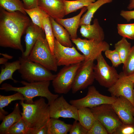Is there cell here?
<instances>
[{"instance_id": "cell-1", "label": "cell", "mask_w": 134, "mask_h": 134, "mask_svg": "<svg viewBox=\"0 0 134 134\" xmlns=\"http://www.w3.org/2000/svg\"><path fill=\"white\" fill-rule=\"evenodd\" d=\"M26 15L19 11L9 12L0 7V46L24 53L21 38L31 22Z\"/></svg>"}, {"instance_id": "cell-2", "label": "cell", "mask_w": 134, "mask_h": 134, "mask_svg": "<svg viewBox=\"0 0 134 134\" xmlns=\"http://www.w3.org/2000/svg\"><path fill=\"white\" fill-rule=\"evenodd\" d=\"M21 100L22 117L28 129V134L36 132L46 125L50 118L49 105L42 97L31 103Z\"/></svg>"}, {"instance_id": "cell-3", "label": "cell", "mask_w": 134, "mask_h": 134, "mask_svg": "<svg viewBox=\"0 0 134 134\" xmlns=\"http://www.w3.org/2000/svg\"><path fill=\"white\" fill-rule=\"evenodd\" d=\"M50 81L29 82L22 81L20 83L24 86L17 87L10 84L4 83L2 84L0 89L6 92L13 91L19 92L24 96L25 102L31 103L34 102L33 99L36 97H44L47 100L49 105L59 97L58 94L52 93L49 90Z\"/></svg>"}, {"instance_id": "cell-4", "label": "cell", "mask_w": 134, "mask_h": 134, "mask_svg": "<svg viewBox=\"0 0 134 134\" xmlns=\"http://www.w3.org/2000/svg\"><path fill=\"white\" fill-rule=\"evenodd\" d=\"M45 37L44 35L39 36L28 58L50 71L56 72L58 66L56 61Z\"/></svg>"}, {"instance_id": "cell-5", "label": "cell", "mask_w": 134, "mask_h": 134, "mask_svg": "<svg viewBox=\"0 0 134 134\" xmlns=\"http://www.w3.org/2000/svg\"><path fill=\"white\" fill-rule=\"evenodd\" d=\"M19 60L20 67L18 70L22 78L28 82L50 81L56 76V74H52L50 70L28 58L22 56L19 58Z\"/></svg>"}, {"instance_id": "cell-6", "label": "cell", "mask_w": 134, "mask_h": 134, "mask_svg": "<svg viewBox=\"0 0 134 134\" xmlns=\"http://www.w3.org/2000/svg\"><path fill=\"white\" fill-rule=\"evenodd\" d=\"M81 63L65 66L56 74L52 82L56 93L66 94L71 89L76 72Z\"/></svg>"}, {"instance_id": "cell-7", "label": "cell", "mask_w": 134, "mask_h": 134, "mask_svg": "<svg viewBox=\"0 0 134 134\" xmlns=\"http://www.w3.org/2000/svg\"><path fill=\"white\" fill-rule=\"evenodd\" d=\"M90 108L96 119L103 125L109 134H113L117 128L123 123L111 104H103Z\"/></svg>"}, {"instance_id": "cell-8", "label": "cell", "mask_w": 134, "mask_h": 134, "mask_svg": "<svg viewBox=\"0 0 134 134\" xmlns=\"http://www.w3.org/2000/svg\"><path fill=\"white\" fill-rule=\"evenodd\" d=\"M94 70L95 79L101 86L109 88L114 84L119 77L115 67L106 62L102 54L96 59Z\"/></svg>"}, {"instance_id": "cell-9", "label": "cell", "mask_w": 134, "mask_h": 134, "mask_svg": "<svg viewBox=\"0 0 134 134\" xmlns=\"http://www.w3.org/2000/svg\"><path fill=\"white\" fill-rule=\"evenodd\" d=\"M71 40L77 49L84 56V61L96 60L102 52H104L110 48L109 44L104 41H99L94 39H82L80 38Z\"/></svg>"}, {"instance_id": "cell-10", "label": "cell", "mask_w": 134, "mask_h": 134, "mask_svg": "<svg viewBox=\"0 0 134 134\" xmlns=\"http://www.w3.org/2000/svg\"><path fill=\"white\" fill-rule=\"evenodd\" d=\"M116 98L114 97L101 94L92 86L88 87L85 97L79 99L71 100L69 103L78 109L82 107L90 108L103 104H112Z\"/></svg>"}, {"instance_id": "cell-11", "label": "cell", "mask_w": 134, "mask_h": 134, "mask_svg": "<svg viewBox=\"0 0 134 134\" xmlns=\"http://www.w3.org/2000/svg\"><path fill=\"white\" fill-rule=\"evenodd\" d=\"M54 54L58 66H68L84 61V55L80 53L73 46H64L55 38Z\"/></svg>"}, {"instance_id": "cell-12", "label": "cell", "mask_w": 134, "mask_h": 134, "mask_svg": "<svg viewBox=\"0 0 134 134\" xmlns=\"http://www.w3.org/2000/svg\"><path fill=\"white\" fill-rule=\"evenodd\" d=\"M94 60L84 61L77 70L71 88L75 94L91 85L95 79L94 68Z\"/></svg>"}, {"instance_id": "cell-13", "label": "cell", "mask_w": 134, "mask_h": 134, "mask_svg": "<svg viewBox=\"0 0 134 134\" xmlns=\"http://www.w3.org/2000/svg\"><path fill=\"white\" fill-rule=\"evenodd\" d=\"M50 118H71L78 121V109L68 103L62 95L49 105Z\"/></svg>"}, {"instance_id": "cell-14", "label": "cell", "mask_w": 134, "mask_h": 134, "mask_svg": "<svg viewBox=\"0 0 134 134\" xmlns=\"http://www.w3.org/2000/svg\"><path fill=\"white\" fill-rule=\"evenodd\" d=\"M115 83L108 88L111 96L117 98L124 97L129 100L134 106L133 99V83L122 71Z\"/></svg>"}, {"instance_id": "cell-15", "label": "cell", "mask_w": 134, "mask_h": 134, "mask_svg": "<svg viewBox=\"0 0 134 134\" xmlns=\"http://www.w3.org/2000/svg\"><path fill=\"white\" fill-rule=\"evenodd\" d=\"M111 105L123 124H134V106L129 100L120 96L117 98Z\"/></svg>"}, {"instance_id": "cell-16", "label": "cell", "mask_w": 134, "mask_h": 134, "mask_svg": "<svg viewBox=\"0 0 134 134\" xmlns=\"http://www.w3.org/2000/svg\"><path fill=\"white\" fill-rule=\"evenodd\" d=\"M64 0H39L38 6L55 19L63 18L66 15Z\"/></svg>"}, {"instance_id": "cell-17", "label": "cell", "mask_w": 134, "mask_h": 134, "mask_svg": "<svg viewBox=\"0 0 134 134\" xmlns=\"http://www.w3.org/2000/svg\"><path fill=\"white\" fill-rule=\"evenodd\" d=\"M25 41L26 49L22 56L28 58L38 37L41 35H44V31L39 26L31 22L26 31Z\"/></svg>"}, {"instance_id": "cell-18", "label": "cell", "mask_w": 134, "mask_h": 134, "mask_svg": "<svg viewBox=\"0 0 134 134\" xmlns=\"http://www.w3.org/2000/svg\"><path fill=\"white\" fill-rule=\"evenodd\" d=\"M80 27V33L83 37L88 39L99 41H104V32L97 19H94L92 25H83Z\"/></svg>"}, {"instance_id": "cell-19", "label": "cell", "mask_w": 134, "mask_h": 134, "mask_svg": "<svg viewBox=\"0 0 134 134\" xmlns=\"http://www.w3.org/2000/svg\"><path fill=\"white\" fill-rule=\"evenodd\" d=\"M87 10L86 7H84L75 16L69 18L57 19L55 20L65 28L69 34L71 39H75L77 38V30L79 26L81 16Z\"/></svg>"}, {"instance_id": "cell-20", "label": "cell", "mask_w": 134, "mask_h": 134, "mask_svg": "<svg viewBox=\"0 0 134 134\" xmlns=\"http://www.w3.org/2000/svg\"><path fill=\"white\" fill-rule=\"evenodd\" d=\"M50 18L55 38L64 46H73L70 34L67 30L55 19L50 17Z\"/></svg>"}, {"instance_id": "cell-21", "label": "cell", "mask_w": 134, "mask_h": 134, "mask_svg": "<svg viewBox=\"0 0 134 134\" xmlns=\"http://www.w3.org/2000/svg\"><path fill=\"white\" fill-rule=\"evenodd\" d=\"M22 118L18 103H16L13 111L6 116L0 125V134H6L9 128Z\"/></svg>"}, {"instance_id": "cell-22", "label": "cell", "mask_w": 134, "mask_h": 134, "mask_svg": "<svg viewBox=\"0 0 134 134\" xmlns=\"http://www.w3.org/2000/svg\"><path fill=\"white\" fill-rule=\"evenodd\" d=\"M59 119L50 118L47 123V134H67L72 125L67 124Z\"/></svg>"}, {"instance_id": "cell-23", "label": "cell", "mask_w": 134, "mask_h": 134, "mask_svg": "<svg viewBox=\"0 0 134 134\" xmlns=\"http://www.w3.org/2000/svg\"><path fill=\"white\" fill-rule=\"evenodd\" d=\"M113 0H97L86 7V12L81 17L79 26L83 25L91 24L92 19L97 10L103 5L112 2Z\"/></svg>"}, {"instance_id": "cell-24", "label": "cell", "mask_w": 134, "mask_h": 134, "mask_svg": "<svg viewBox=\"0 0 134 134\" xmlns=\"http://www.w3.org/2000/svg\"><path fill=\"white\" fill-rule=\"evenodd\" d=\"M4 67L1 68L0 74V84L7 79L12 80L15 83L17 81L12 77L13 73L20 68V63L19 60L12 62H7L4 65Z\"/></svg>"}, {"instance_id": "cell-25", "label": "cell", "mask_w": 134, "mask_h": 134, "mask_svg": "<svg viewBox=\"0 0 134 134\" xmlns=\"http://www.w3.org/2000/svg\"><path fill=\"white\" fill-rule=\"evenodd\" d=\"M78 115L79 122L88 131L96 120L90 108L82 107L78 109Z\"/></svg>"}, {"instance_id": "cell-26", "label": "cell", "mask_w": 134, "mask_h": 134, "mask_svg": "<svg viewBox=\"0 0 134 134\" xmlns=\"http://www.w3.org/2000/svg\"><path fill=\"white\" fill-rule=\"evenodd\" d=\"M16 100L25 101V99L23 95L21 93L17 92L13 95L4 96L0 95V120H2L6 115L8 114L3 108L7 106L12 101Z\"/></svg>"}, {"instance_id": "cell-27", "label": "cell", "mask_w": 134, "mask_h": 134, "mask_svg": "<svg viewBox=\"0 0 134 134\" xmlns=\"http://www.w3.org/2000/svg\"><path fill=\"white\" fill-rule=\"evenodd\" d=\"M42 22L45 33V37L48 42L52 53L54 55V48L55 38L53 31L50 16L46 14L43 17Z\"/></svg>"}, {"instance_id": "cell-28", "label": "cell", "mask_w": 134, "mask_h": 134, "mask_svg": "<svg viewBox=\"0 0 134 134\" xmlns=\"http://www.w3.org/2000/svg\"><path fill=\"white\" fill-rule=\"evenodd\" d=\"M66 15L76 11L78 9L84 7H87L95 0H64Z\"/></svg>"}, {"instance_id": "cell-29", "label": "cell", "mask_w": 134, "mask_h": 134, "mask_svg": "<svg viewBox=\"0 0 134 134\" xmlns=\"http://www.w3.org/2000/svg\"><path fill=\"white\" fill-rule=\"evenodd\" d=\"M0 6L9 12L19 11L27 14L23 4L20 0H0Z\"/></svg>"}, {"instance_id": "cell-30", "label": "cell", "mask_w": 134, "mask_h": 134, "mask_svg": "<svg viewBox=\"0 0 134 134\" xmlns=\"http://www.w3.org/2000/svg\"><path fill=\"white\" fill-rule=\"evenodd\" d=\"M131 48V44L124 37L115 44V49L119 54L123 64L125 62Z\"/></svg>"}, {"instance_id": "cell-31", "label": "cell", "mask_w": 134, "mask_h": 134, "mask_svg": "<svg viewBox=\"0 0 134 134\" xmlns=\"http://www.w3.org/2000/svg\"><path fill=\"white\" fill-rule=\"evenodd\" d=\"M24 10L30 18L33 23L42 28L44 31L42 20L47 14L38 6L30 9L25 8Z\"/></svg>"}, {"instance_id": "cell-32", "label": "cell", "mask_w": 134, "mask_h": 134, "mask_svg": "<svg viewBox=\"0 0 134 134\" xmlns=\"http://www.w3.org/2000/svg\"><path fill=\"white\" fill-rule=\"evenodd\" d=\"M117 28L118 33L121 36L126 38L134 39V23L118 24Z\"/></svg>"}, {"instance_id": "cell-33", "label": "cell", "mask_w": 134, "mask_h": 134, "mask_svg": "<svg viewBox=\"0 0 134 134\" xmlns=\"http://www.w3.org/2000/svg\"><path fill=\"white\" fill-rule=\"evenodd\" d=\"M28 127L22 118L12 125L6 134H28Z\"/></svg>"}, {"instance_id": "cell-34", "label": "cell", "mask_w": 134, "mask_h": 134, "mask_svg": "<svg viewBox=\"0 0 134 134\" xmlns=\"http://www.w3.org/2000/svg\"><path fill=\"white\" fill-rule=\"evenodd\" d=\"M123 72L127 76L134 73V45L132 47L130 52L123 64Z\"/></svg>"}, {"instance_id": "cell-35", "label": "cell", "mask_w": 134, "mask_h": 134, "mask_svg": "<svg viewBox=\"0 0 134 134\" xmlns=\"http://www.w3.org/2000/svg\"><path fill=\"white\" fill-rule=\"evenodd\" d=\"M104 52L105 56L111 61L114 67H117L122 64L119 55L115 50H111L109 49Z\"/></svg>"}, {"instance_id": "cell-36", "label": "cell", "mask_w": 134, "mask_h": 134, "mask_svg": "<svg viewBox=\"0 0 134 134\" xmlns=\"http://www.w3.org/2000/svg\"><path fill=\"white\" fill-rule=\"evenodd\" d=\"M108 133L103 125L96 119L87 134H108Z\"/></svg>"}, {"instance_id": "cell-37", "label": "cell", "mask_w": 134, "mask_h": 134, "mask_svg": "<svg viewBox=\"0 0 134 134\" xmlns=\"http://www.w3.org/2000/svg\"><path fill=\"white\" fill-rule=\"evenodd\" d=\"M113 134H134V124L123 123L117 128Z\"/></svg>"}, {"instance_id": "cell-38", "label": "cell", "mask_w": 134, "mask_h": 134, "mask_svg": "<svg viewBox=\"0 0 134 134\" xmlns=\"http://www.w3.org/2000/svg\"><path fill=\"white\" fill-rule=\"evenodd\" d=\"M78 121L75 120L69 132L70 134H87L88 131Z\"/></svg>"}, {"instance_id": "cell-39", "label": "cell", "mask_w": 134, "mask_h": 134, "mask_svg": "<svg viewBox=\"0 0 134 134\" xmlns=\"http://www.w3.org/2000/svg\"><path fill=\"white\" fill-rule=\"evenodd\" d=\"M120 15L127 22L132 19H134V10L132 11L121 10Z\"/></svg>"}, {"instance_id": "cell-40", "label": "cell", "mask_w": 134, "mask_h": 134, "mask_svg": "<svg viewBox=\"0 0 134 134\" xmlns=\"http://www.w3.org/2000/svg\"><path fill=\"white\" fill-rule=\"evenodd\" d=\"M25 9H30L38 6L39 0H22Z\"/></svg>"}, {"instance_id": "cell-41", "label": "cell", "mask_w": 134, "mask_h": 134, "mask_svg": "<svg viewBox=\"0 0 134 134\" xmlns=\"http://www.w3.org/2000/svg\"><path fill=\"white\" fill-rule=\"evenodd\" d=\"M47 125V124L41 129L36 132L35 134H47L48 128Z\"/></svg>"}, {"instance_id": "cell-42", "label": "cell", "mask_w": 134, "mask_h": 134, "mask_svg": "<svg viewBox=\"0 0 134 134\" xmlns=\"http://www.w3.org/2000/svg\"><path fill=\"white\" fill-rule=\"evenodd\" d=\"M127 8L129 10L134 9V0H130Z\"/></svg>"}, {"instance_id": "cell-43", "label": "cell", "mask_w": 134, "mask_h": 134, "mask_svg": "<svg viewBox=\"0 0 134 134\" xmlns=\"http://www.w3.org/2000/svg\"><path fill=\"white\" fill-rule=\"evenodd\" d=\"M0 55L8 59H11L13 58V57L5 53H0Z\"/></svg>"}, {"instance_id": "cell-44", "label": "cell", "mask_w": 134, "mask_h": 134, "mask_svg": "<svg viewBox=\"0 0 134 134\" xmlns=\"http://www.w3.org/2000/svg\"><path fill=\"white\" fill-rule=\"evenodd\" d=\"M8 60V59L4 57L1 58H0V64L4 65L7 62Z\"/></svg>"}, {"instance_id": "cell-45", "label": "cell", "mask_w": 134, "mask_h": 134, "mask_svg": "<svg viewBox=\"0 0 134 134\" xmlns=\"http://www.w3.org/2000/svg\"><path fill=\"white\" fill-rule=\"evenodd\" d=\"M127 76L130 80L133 83H134V73Z\"/></svg>"}, {"instance_id": "cell-46", "label": "cell", "mask_w": 134, "mask_h": 134, "mask_svg": "<svg viewBox=\"0 0 134 134\" xmlns=\"http://www.w3.org/2000/svg\"><path fill=\"white\" fill-rule=\"evenodd\" d=\"M133 100L134 103V89L133 90Z\"/></svg>"}, {"instance_id": "cell-47", "label": "cell", "mask_w": 134, "mask_h": 134, "mask_svg": "<svg viewBox=\"0 0 134 134\" xmlns=\"http://www.w3.org/2000/svg\"><path fill=\"white\" fill-rule=\"evenodd\" d=\"M133 115L134 117V113H133Z\"/></svg>"}, {"instance_id": "cell-48", "label": "cell", "mask_w": 134, "mask_h": 134, "mask_svg": "<svg viewBox=\"0 0 134 134\" xmlns=\"http://www.w3.org/2000/svg\"><path fill=\"white\" fill-rule=\"evenodd\" d=\"M134 87V83H133Z\"/></svg>"}]
</instances>
